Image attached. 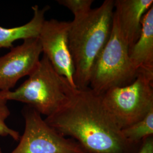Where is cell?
<instances>
[{
	"label": "cell",
	"mask_w": 153,
	"mask_h": 153,
	"mask_svg": "<svg viewBox=\"0 0 153 153\" xmlns=\"http://www.w3.org/2000/svg\"><path fill=\"white\" fill-rule=\"evenodd\" d=\"M44 120L63 136L75 140L88 153H137L142 142L124 136L101 95L89 88L77 89L65 105Z\"/></svg>",
	"instance_id": "obj_1"
},
{
	"label": "cell",
	"mask_w": 153,
	"mask_h": 153,
	"mask_svg": "<svg viewBox=\"0 0 153 153\" xmlns=\"http://www.w3.org/2000/svg\"><path fill=\"white\" fill-rule=\"evenodd\" d=\"M114 8L115 1L105 0L98 7L70 22L68 43L78 89L89 88L94 64L111 35Z\"/></svg>",
	"instance_id": "obj_2"
},
{
	"label": "cell",
	"mask_w": 153,
	"mask_h": 153,
	"mask_svg": "<svg viewBox=\"0 0 153 153\" xmlns=\"http://www.w3.org/2000/svg\"><path fill=\"white\" fill-rule=\"evenodd\" d=\"M76 90L55 71L43 55L26 81L14 91H0V95L7 101L25 103L48 117L65 105Z\"/></svg>",
	"instance_id": "obj_3"
},
{
	"label": "cell",
	"mask_w": 153,
	"mask_h": 153,
	"mask_svg": "<svg viewBox=\"0 0 153 153\" xmlns=\"http://www.w3.org/2000/svg\"><path fill=\"white\" fill-rule=\"evenodd\" d=\"M138 75L129 57V47L114 18L109 39L95 61L89 88L102 95L110 88L131 84Z\"/></svg>",
	"instance_id": "obj_4"
},
{
	"label": "cell",
	"mask_w": 153,
	"mask_h": 153,
	"mask_svg": "<svg viewBox=\"0 0 153 153\" xmlns=\"http://www.w3.org/2000/svg\"><path fill=\"white\" fill-rule=\"evenodd\" d=\"M153 78L138 74L131 84L101 95L105 107L121 129L142 120L153 109Z\"/></svg>",
	"instance_id": "obj_5"
},
{
	"label": "cell",
	"mask_w": 153,
	"mask_h": 153,
	"mask_svg": "<svg viewBox=\"0 0 153 153\" xmlns=\"http://www.w3.org/2000/svg\"><path fill=\"white\" fill-rule=\"evenodd\" d=\"M22 113L25 131L10 153H88L75 140L56 131L32 107L25 106Z\"/></svg>",
	"instance_id": "obj_6"
},
{
	"label": "cell",
	"mask_w": 153,
	"mask_h": 153,
	"mask_svg": "<svg viewBox=\"0 0 153 153\" xmlns=\"http://www.w3.org/2000/svg\"><path fill=\"white\" fill-rule=\"evenodd\" d=\"M69 27V22L55 19L45 20L39 38L43 55L47 57L55 71L76 88L74 81V65L68 43Z\"/></svg>",
	"instance_id": "obj_7"
},
{
	"label": "cell",
	"mask_w": 153,
	"mask_h": 153,
	"mask_svg": "<svg viewBox=\"0 0 153 153\" xmlns=\"http://www.w3.org/2000/svg\"><path fill=\"white\" fill-rule=\"evenodd\" d=\"M42 48L39 38L25 39L0 57V91H10L23 76H29L38 65Z\"/></svg>",
	"instance_id": "obj_8"
},
{
	"label": "cell",
	"mask_w": 153,
	"mask_h": 153,
	"mask_svg": "<svg viewBox=\"0 0 153 153\" xmlns=\"http://www.w3.org/2000/svg\"><path fill=\"white\" fill-rule=\"evenodd\" d=\"M153 4V0L115 1L114 18L128 44L129 50L140 35L143 16Z\"/></svg>",
	"instance_id": "obj_9"
},
{
	"label": "cell",
	"mask_w": 153,
	"mask_h": 153,
	"mask_svg": "<svg viewBox=\"0 0 153 153\" xmlns=\"http://www.w3.org/2000/svg\"><path fill=\"white\" fill-rule=\"evenodd\" d=\"M129 57L138 74L153 78V6L143 16L140 35L129 50Z\"/></svg>",
	"instance_id": "obj_10"
},
{
	"label": "cell",
	"mask_w": 153,
	"mask_h": 153,
	"mask_svg": "<svg viewBox=\"0 0 153 153\" xmlns=\"http://www.w3.org/2000/svg\"><path fill=\"white\" fill-rule=\"evenodd\" d=\"M49 6L40 9L38 5L32 7L33 18L26 24L19 27L5 28L0 26V49L13 48V43L17 40L39 38L45 21V14Z\"/></svg>",
	"instance_id": "obj_11"
},
{
	"label": "cell",
	"mask_w": 153,
	"mask_h": 153,
	"mask_svg": "<svg viewBox=\"0 0 153 153\" xmlns=\"http://www.w3.org/2000/svg\"><path fill=\"white\" fill-rule=\"evenodd\" d=\"M124 136L129 140L141 142L146 138L153 136V109L142 120L122 129Z\"/></svg>",
	"instance_id": "obj_12"
},
{
	"label": "cell",
	"mask_w": 153,
	"mask_h": 153,
	"mask_svg": "<svg viewBox=\"0 0 153 153\" xmlns=\"http://www.w3.org/2000/svg\"><path fill=\"white\" fill-rule=\"evenodd\" d=\"M59 4L69 9L77 18L88 14L91 9L93 0H58Z\"/></svg>",
	"instance_id": "obj_13"
},
{
	"label": "cell",
	"mask_w": 153,
	"mask_h": 153,
	"mask_svg": "<svg viewBox=\"0 0 153 153\" xmlns=\"http://www.w3.org/2000/svg\"><path fill=\"white\" fill-rule=\"evenodd\" d=\"M10 115V111L6 105L0 107V136H9L14 140L18 141L21 137L19 132L10 128L6 124V120Z\"/></svg>",
	"instance_id": "obj_14"
},
{
	"label": "cell",
	"mask_w": 153,
	"mask_h": 153,
	"mask_svg": "<svg viewBox=\"0 0 153 153\" xmlns=\"http://www.w3.org/2000/svg\"><path fill=\"white\" fill-rule=\"evenodd\" d=\"M137 153H153V136L142 140Z\"/></svg>",
	"instance_id": "obj_15"
},
{
	"label": "cell",
	"mask_w": 153,
	"mask_h": 153,
	"mask_svg": "<svg viewBox=\"0 0 153 153\" xmlns=\"http://www.w3.org/2000/svg\"><path fill=\"white\" fill-rule=\"evenodd\" d=\"M7 101L4 98L2 97L0 95V107L4 106L6 105Z\"/></svg>",
	"instance_id": "obj_16"
},
{
	"label": "cell",
	"mask_w": 153,
	"mask_h": 153,
	"mask_svg": "<svg viewBox=\"0 0 153 153\" xmlns=\"http://www.w3.org/2000/svg\"><path fill=\"white\" fill-rule=\"evenodd\" d=\"M0 153H2V151H1V148H0Z\"/></svg>",
	"instance_id": "obj_17"
}]
</instances>
